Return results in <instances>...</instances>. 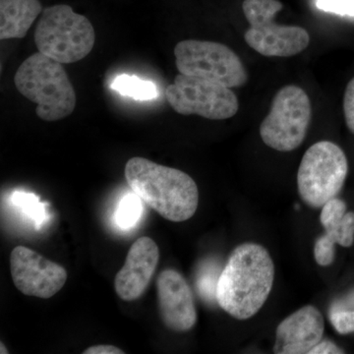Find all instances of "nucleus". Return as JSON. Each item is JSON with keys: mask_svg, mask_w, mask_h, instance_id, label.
<instances>
[{"mask_svg": "<svg viewBox=\"0 0 354 354\" xmlns=\"http://www.w3.org/2000/svg\"><path fill=\"white\" fill-rule=\"evenodd\" d=\"M344 353V349L337 346L334 342L329 339H322L310 351L309 354H342Z\"/></svg>", "mask_w": 354, "mask_h": 354, "instance_id": "25", "label": "nucleus"}, {"mask_svg": "<svg viewBox=\"0 0 354 354\" xmlns=\"http://www.w3.org/2000/svg\"><path fill=\"white\" fill-rule=\"evenodd\" d=\"M279 0H244V15L250 24L245 41L250 48L268 57H290L309 46L308 32L297 26L278 25L274 16L281 10Z\"/></svg>", "mask_w": 354, "mask_h": 354, "instance_id": "6", "label": "nucleus"}, {"mask_svg": "<svg viewBox=\"0 0 354 354\" xmlns=\"http://www.w3.org/2000/svg\"><path fill=\"white\" fill-rule=\"evenodd\" d=\"M11 277L18 290L28 297L48 299L57 295L67 281L66 270L25 246L10 255Z\"/></svg>", "mask_w": 354, "mask_h": 354, "instance_id": "10", "label": "nucleus"}, {"mask_svg": "<svg viewBox=\"0 0 354 354\" xmlns=\"http://www.w3.org/2000/svg\"><path fill=\"white\" fill-rule=\"evenodd\" d=\"M330 322L339 335L354 333V290L344 297L337 298L328 311Z\"/></svg>", "mask_w": 354, "mask_h": 354, "instance_id": "15", "label": "nucleus"}, {"mask_svg": "<svg viewBox=\"0 0 354 354\" xmlns=\"http://www.w3.org/2000/svg\"><path fill=\"white\" fill-rule=\"evenodd\" d=\"M320 223L323 227H330L341 220L348 212L346 204L339 198H333L321 208Z\"/></svg>", "mask_w": 354, "mask_h": 354, "instance_id": "21", "label": "nucleus"}, {"mask_svg": "<svg viewBox=\"0 0 354 354\" xmlns=\"http://www.w3.org/2000/svg\"><path fill=\"white\" fill-rule=\"evenodd\" d=\"M316 6L325 12L354 17V0H316Z\"/></svg>", "mask_w": 354, "mask_h": 354, "instance_id": "23", "label": "nucleus"}, {"mask_svg": "<svg viewBox=\"0 0 354 354\" xmlns=\"http://www.w3.org/2000/svg\"><path fill=\"white\" fill-rule=\"evenodd\" d=\"M84 354H124L122 349L111 346V344H99L91 346L83 351Z\"/></svg>", "mask_w": 354, "mask_h": 354, "instance_id": "26", "label": "nucleus"}, {"mask_svg": "<svg viewBox=\"0 0 354 354\" xmlns=\"http://www.w3.org/2000/svg\"><path fill=\"white\" fill-rule=\"evenodd\" d=\"M348 172V158L337 144L321 141L304 153L297 172V189L310 208L320 209L337 196Z\"/></svg>", "mask_w": 354, "mask_h": 354, "instance_id": "5", "label": "nucleus"}, {"mask_svg": "<svg viewBox=\"0 0 354 354\" xmlns=\"http://www.w3.org/2000/svg\"><path fill=\"white\" fill-rule=\"evenodd\" d=\"M13 204L21 209L25 215L38 225H43L46 220L44 206L39 202V197L32 193L15 192L13 194Z\"/></svg>", "mask_w": 354, "mask_h": 354, "instance_id": "19", "label": "nucleus"}, {"mask_svg": "<svg viewBox=\"0 0 354 354\" xmlns=\"http://www.w3.org/2000/svg\"><path fill=\"white\" fill-rule=\"evenodd\" d=\"M311 115V102L304 88L286 86L274 95L271 111L261 124V138L274 150L291 152L304 141Z\"/></svg>", "mask_w": 354, "mask_h": 354, "instance_id": "8", "label": "nucleus"}, {"mask_svg": "<svg viewBox=\"0 0 354 354\" xmlns=\"http://www.w3.org/2000/svg\"><path fill=\"white\" fill-rule=\"evenodd\" d=\"M325 234L342 247H351L354 243V212H346L341 220L325 227Z\"/></svg>", "mask_w": 354, "mask_h": 354, "instance_id": "18", "label": "nucleus"}, {"mask_svg": "<svg viewBox=\"0 0 354 354\" xmlns=\"http://www.w3.org/2000/svg\"><path fill=\"white\" fill-rule=\"evenodd\" d=\"M14 84L26 99L38 104L36 113L41 120H64L75 109V88L62 64L39 51L20 65Z\"/></svg>", "mask_w": 354, "mask_h": 354, "instance_id": "3", "label": "nucleus"}, {"mask_svg": "<svg viewBox=\"0 0 354 354\" xmlns=\"http://www.w3.org/2000/svg\"><path fill=\"white\" fill-rule=\"evenodd\" d=\"M179 73L223 84L227 88L241 87L248 74L241 58L232 48L216 41L186 39L174 48Z\"/></svg>", "mask_w": 354, "mask_h": 354, "instance_id": "7", "label": "nucleus"}, {"mask_svg": "<svg viewBox=\"0 0 354 354\" xmlns=\"http://www.w3.org/2000/svg\"><path fill=\"white\" fill-rule=\"evenodd\" d=\"M160 260V249L151 237L137 239L128 251L124 266L116 274L114 288L120 299L134 301L145 292Z\"/></svg>", "mask_w": 354, "mask_h": 354, "instance_id": "12", "label": "nucleus"}, {"mask_svg": "<svg viewBox=\"0 0 354 354\" xmlns=\"http://www.w3.org/2000/svg\"><path fill=\"white\" fill-rule=\"evenodd\" d=\"M274 279V262L267 249L253 242L242 243L221 270L216 304L236 320H248L264 306Z\"/></svg>", "mask_w": 354, "mask_h": 354, "instance_id": "1", "label": "nucleus"}, {"mask_svg": "<svg viewBox=\"0 0 354 354\" xmlns=\"http://www.w3.org/2000/svg\"><path fill=\"white\" fill-rule=\"evenodd\" d=\"M335 245L334 242L326 234L317 239L314 245V257L317 264L322 267H328L333 264L335 256Z\"/></svg>", "mask_w": 354, "mask_h": 354, "instance_id": "22", "label": "nucleus"}, {"mask_svg": "<svg viewBox=\"0 0 354 354\" xmlns=\"http://www.w3.org/2000/svg\"><path fill=\"white\" fill-rule=\"evenodd\" d=\"M124 176L133 192L165 220L183 223L195 215L199 190L192 177L147 158H130Z\"/></svg>", "mask_w": 354, "mask_h": 354, "instance_id": "2", "label": "nucleus"}, {"mask_svg": "<svg viewBox=\"0 0 354 354\" xmlns=\"http://www.w3.org/2000/svg\"><path fill=\"white\" fill-rule=\"evenodd\" d=\"M41 13L39 0H0V39L24 38Z\"/></svg>", "mask_w": 354, "mask_h": 354, "instance_id": "14", "label": "nucleus"}, {"mask_svg": "<svg viewBox=\"0 0 354 354\" xmlns=\"http://www.w3.org/2000/svg\"><path fill=\"white\" fill-rule=\"evenodd\" d=\"M165 97L176 113L223 120L237 113L239 102L232 88L223 84L179 73L167 86Z\"/></svg>", "mask_w": 354, "mask_h": 354, "instance_id": "9", "label": "nucleus"}, {"mask_svg": "<svg viewBox=\"0 0 354 354\" xmlns=\"http://www.w3.org/2000/svg\"><path fill=\"white\" fill-rule=\"evenodd\" d=\"M325 320L312 305L302 307L286 317L277 328L274 353L307 354L323 339Z\"/></svg>", "mask_w": 354, "mask_h": 354, "instance_id": "13", "label": "nucleus"}, {"mask_svg": "<svg viewBox=\"0 0 354 354\" xmlns=\"http://www.w3.org/2000/svg\"><path fill=\"white\" fill-rule=\"evenodd\" d=\"M344 113L346 125L354 134V78L351 79L344 93Z\"/></svg>", "mask_w": 354, "mask_h": 354, "instance_id": "24", "label": "nucleus"}, {"mask_svg": "<svg viewBox=\"0 0 354 354\" xmlns=\"http://www.w3.org/2000/svg\"><path fill=\"white\" fill-rule=\"evenodd\" d=\"M158 309L167 329L188 332L197 322L192 290L187 281L176 270H164L157 279Z\"/></svg>", "mask_w": 354, "mask_h": 354, "instance_id": "11", "label": "nucleus"}, {"mask_svg": "<svg viewBox=\"0 0 354 354\" xmlns=\"http://www.w3.org/2000/svg\"><path fill=\"white\" fill-rule=\"evenodd\" d=\"M111 88L120 95L139 101H149L158 97V90L155 84L151 81L142 80L139 77L127 74L116 77L111 83Z\"/></svg>", "mask_w": 354, "mask_h": 354, "instance_id": "16", "label": "nucleus"}, {"mask_svg": "<svg viewBox=\"0 0 354 354\" xmlns=\"http://www.w3.org/2000/svg\"><path fill=\"white\" fill-rule=\"evenodd\" d=\"M0 348H1V351H0V353H1V354L8 353V351H7L6 346H4L3 342H0Z\"/></svg>", "mask_w": 354, "mask_h": 354, "instance_id": "27", "label": "nucleus"}, {"mask_svg": "<svg viewBox=\"0 0 354 354\" xmlns=\"http://www.w3.org/2000/svg\"><path fill=\"white\" fill-rule=\"evenodd\" d=\"M95 41L92 23L64 4L44 9L35 30L39 53L62 64H75L87 57Z\"/></svg>", "mask_w": 354, "mask_h": 354, "instance_id": "4", "label": "nucleus"}, {"mask_svg": "<svg viewBox=\"0 0 354 354\" xmlns=\"http://www.w3.org/2000/svg\"><path fill=\"white\" fill-rule=\"evenodd\" d=\"M221 272H218V267L216 265L209 264L200 272L199 279H198V290L207 301L212 302L214 300L216 301V286H218Z\"/></svg>", "mask_w": 354, "mask_h": 354, "instance_id": "20", "label": "nucleus"}, {"mask_svg": "<svg viewBox=\"0 0 354 354\" xmlns=\"http://www.w3.org/2000/svg\"><path fill=\"white\" fill-rule=\"evenodd\" d=\"M142 200L134 192L127 194L121 200L115 213V221L118 227L129 230L136 225L142 214Z\"/></svg>", "mask_w": 354, "mask_h": 354, "instance_id": "17", "label": "nucleus"}]
</instances>
